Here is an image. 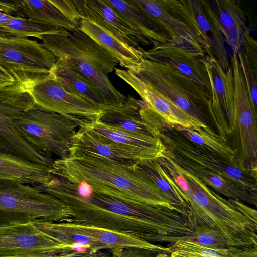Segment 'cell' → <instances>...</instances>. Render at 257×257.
Here are the masks:
<instances>
[{
	"label": "cell",
	"mask_w": 257,
	"mask_h": 257,
	"mask_svg": "<svg viewBox=\"0 0 257 257\" xmlns=\"http://www.w3.org/2000/svg\"><path fill=\"white\" fill-rule=\"evenodd\" d=\"M84 197L75 211L79 224L120 232L152 243L173 244L190 239L194 233L192 220L172 208L94 192Z\"/></svg>",
	"instance_id": "1"
},
{
	"label": "cell",
	"mask_w": 257,
	"mask_h": 257,
	"mask_svg": "<svg viewBox=\"0 0 257 257\" xmlns=\"http://www.w3.org/2000/svg\"><path fill=\"white\" fill-rule=\"evenodd\" d=\"M184 200L197 225L214 231L229 247L257 249V212L225 199L165 155L158 160Z\"/></svg>",
	"instance_id": "2"
},
{
	"label": "cell",
	"mask_w": 257,
	"mask_h": 257,
	"mask_svg": "<svg viewBox=\"0 0 257 257\" xmlns=\"http://www.w3.org/2000/svg\"><path fill=\"white\" fill-rule=\"evenodd\" d=\"M51 173L76 186H86L124 201L174 207L138 164L127 166L99 156H70L54 160ZM186 216V215H185Z\"/></svg>",
	"instance_id": "3"
},
{
	"label": "cell",
	"mask_w": 257,
	"mask_h": 257,
	"mask_svg": "<svg viewBox=\"0 0 257 257\" xmlns=\"http://www.w3.org/2000/svg\"><path fill=\"white\" fill-rule=\"evenodd\" d=\"M44 46L56 57V63L67 67L92 82L103 94L108 106L122 103L126 97L108 78L118 60L79 28L41 36Z\"/></svg>",
	"instance_id": "4"
},
{
	"label": "cell",
	"mask_w": 257,
	"mask_h": 257,
	"mask_svg": "<svg viewBox=\"0 0 257 257\" xmlns=\"http://www.w3.org/2000/svg\"><path fill=\"white\" fill-rule=\"evenodd\" d=\"M71 218L69 208L38 185L0 180V227L36 221L67 222Z\"/></svg>",
	"instance_id": "5"
},
{
	"label": "cell",
	"mask_w": 257,
	"mask_h": 257,
	"mask_svg": "<svg viewBox=\"0 0 257 257\" xmlns=\"http://www.w3.org/2000/svg\"><path fill=\"white\" fill-rule=\"evenodd\" d=\"M171 43L212 56L210 46L196 21L191 0H128Z\"/></svg>",
	"instance_id": "6"
},
{
	"label": "cell",
	"mask_w": 257,
	"mask_h": 257,
	"mask_svg": "<svg viewBox=\"0 0 257 257\" xmlns=\"http://www.w3.org/2000/svg\"><path fill=\"white\" fill-rule=\"evenodd\" d=\"M133 73L197 122L210 128L209 124L212 123L215 127L211 98L189 77L170 67L145 59H143L138 71Z\"/></svg>",
	"instance_id": "7"
},
{
	"label": "cell",
	"mask_w": 257,
	"mask_h": 257,
	"mask_svg": "<svg viewBox=\"0 0 257 257\" xmlns=\"http://www.w3.org/2000/svg\"><path fill=\"white\" fill-rule=\"evenodd\" d=\"M85 119L33 108L15 120L17 130L30 144L46 156H70L71 141Z\"/></svg>",
	"instance_id": "8"
},
{
	"label": "cell",
	"mask_w": 257,
	"mask_h": 257,
	"mask_svg": "<svg viewBox=\"0 0 257 257\" xmlns=\"http://www.w3.org/2000/svg\"><path fill=\"white\" fill-rule=\"evenodd\" d=\"M57 60L37 41L0 33V66L25 88L50 73Z\"/></svg>",
	"instance_id": "9"
},
{
	"label": "cell",
	"mask_w": 257,
	"mask_h": 257,
	"mask_svg": "<svg viewBox=\"0 0 257 257\" xmlns=\"http://www.w3.org/2000/svg\"><path fill=\"white\" fill-rule=\"evenodd\" d=\"M234 121L227 142L234 151L237 163L243 169L257 172L256 113L251 104L240 66L232 65Z\"/></svg>",
	"instance_id": "10"
},
{
	"label": "cell",
	"mask_w": 257,
	"mask_h": 257,
	"mask_svg": "<svg viewBox=\"0 0 257 257\" xmlns=\"http://www.w3.org/2000/svg\"><path fill=\"white\" fill-rule=\"evenodd\" d=\"M158 137L167 150L239 184L257 195V172L243 169L222 156L194 145L171 126L159 130Z\"/></svg>",
	"instance_id": "11"
},
{
	"label": "cell",
	"mask_w": 257,
	"mask_h": 257,
	"mask_svg": "<svg viewBox=\"0 0 257 257\" xmlns=\"http://www.w3.org/2000/svg\"><path fill=\"white\" fill-rule=\"evenodd\" d=\"M25 92L34 108L89 121L96 120L102 110L67 91L52 73L42 76L27 85Z\"/></svg>",
	"instance_id": "12"
},
{
	"label": "cell",
	"mask_w": 257,
	"mask_h": 257,
	"mask_svg": "<svg viewBox=\"0 0 257 257\" xmlns=\"http://www.w3.org/2000/svg\"><path fill=\"white\" fill-rule=\"evenodd\" d=\"M84 121L71 141L70 156H99L123 165L134 166L145 161L157 160L165 155L112 141L89 128Z\"/></svg>",
	"instance_id": "13"
},
{
	"label": "cell",
	"mask_w": 257,
	"mask_h": 257,
	"mask_svg": "<svg viewBox=\"0 0 257 257\" xmlns=\"http://www.w3.org/2000/svg\"><path fill=\"white\" fill-rule=\"evenodd\" d=\"M71 251L67 246L42 231L33 222L0 227V257Z\"/></svg>",
	"instance_id": "14"
},
{
	"label": "cell",
	"mask_w": 257,
	"mask_h": 257,
	"mask_svg": "<svg viewBox=\"0 0 257 257\" xmlns=\"http://www.w3.org/2000/svg\"><path fill=\"white\" fill-rule=\"evenodd\" d=\"M203 62L210 82L211 108L217 134L226 141L233 130L234 121L232 66L231 64L228 70L225 72L216 59L206 54Z\"/></svg>",
	"instance_id": "15"
},
{
	"label": "cell",
	"mask_w": 257,
	"mask_h": 257,
	"mask_svg": "<svg viewBox=\"0 0 257 257\" xmlns=\"http://www.w3.org/2000/svg\"><path fill=\"white\" fill-rule=\"evenodd\" d=\"M72 2L78 23L81 20L90 21L141 52L144 50L142 45L152 44L105 0H73Z\"/></svg>",
	"instance_id": "16"
},
{
	"label": "cell",
	"mask_w": 257,
	"mask_h": 257,
	"mask_svg": "<svg viewBox=\"0 0 257 257\" xmlns=\"http://www.w3.org/2000/svg\"><path fill=\"white\" fill-rule=\"evenodd\" d=\"M115 73L131 86L140 95L142 100L159 116L163 124L162 127L166 126L201 127L212 134H216L206 125L196 121L165 95L140 79L132 71L115 68Z\"/></svg>",
	"instance_id": "17"
},
{
	"label": "cell",
	"mask_w": 257,
	"mask_h": 257,
	"mask_svg": "<svg viewBox=\"0 0 257 257\" xmlns=\"http://www.w3.org/2000/svg\"><path fill=\"white\" fill-rule=\"evenodd\" d=\"M142 53L144 59L170 67L192 79L211 99L209 80L203 62L205 54L170 42H157Z\"/></svg>",
	"instance_id": "18"
},
{
	"label": "cell",
	"mask_w": 257,
	"mask_h": 257,
	"mask_svg": "<svg viewBox=\"0 0 257 257\" xmlns=\"http://www.w3.org/2000/svg\"><path fill=\"white\" fill-rule=\"evenodd\" d=\"M24 112L3 103L0 98V150L52 168L55 160L41 153L17 130L15 120Z\"/></svg>",
	"instance_id": "19"
},
{
	"label": "cell",
	"mask_w": 257,
	"mask_h": 257,
	"mask_svg": "<svg viewBox=\"0 0 257 257\" xmlns=\"http://www.w3.org/2000/svg\"><path fill=\"white\" fill-rule=\"evenodd\" d=\"M143 102L128 95L121 104L105 107L96 120L132 134L158 137L159 131L146 120L141 111Z\"/></svg>",
	"instance_id": "20"
},
{
	"label": "cell",
	"mask_w": 257,
	"mask_h": 257,
	"mask_svg": "<svg viewBox=\"0 0 257 257\" xmlns=\"http://www.w3.org/2000/svg\"><path fill=\"white\" fill-rule=\"evenodd\" d=\"M165 155L196 176L215 192L225 196L228 199L238 200L256 206L257 195L251 193L239 184L168 150H166Z\"/></svg>",
	"instance_id": "21"
},
{
	"label": "cell",
	"mask_w": 257,
	"mask_h": 257,
	"mask_svg": "<svg viewBox=\"0 0 257 257\" xmlns=\"http://www.w3.org/2000/svg\"><path fill=\"white\" fill-rule=\"evenodd\" d=\"M51 168L0 150V180L30 185H44L54 177Z\"/></svg>",
	"instance_id": "22"
},
{
	"label": "cell",
	"mask_w": 257,
	"mask_h": 257,
	"mask_svg": "<svg viewBox=\"0 0 257 257\" xmlns=\"http://www.w3.org/2000/svg\"><path fill=\"white\" fill-rule=\"evenodd\" d=\"M209 2L225 42L230 46L233 52L237 53L241 48L245 33L249 30L246 25L244 11L236 1L215 0Z\"/></svg>",
	"instance_id": "23"
},
{
	"label": "cell",
	"mask_w": 257,
	"mask_h": 257,
	"mask_svg": "<svg viewBox=\"0 0 257 257\" xmlns=\"http://www.w3.org/2000/svg\"><path fill=\"white\" fill-rule=\"evenodd\" d=\"M191 6L198 25L210 46L213 57L227 72L231 66L230 56L225 45L221 32L213 8L208 1L191 0Z\"/></svg>",
	"instance_id": "24"
},
{
	"label": "cell",
	"mask_w": 257,
	"mask_h": 257,
	"mask_svg": "<svg viewBox=\"0 0 257 257\" xmlns=\"http://www.w3.org/2000/svg\"><path fill=\"white\" fill-rule=\"evenodd\" d=\"M78 27L110 53L121 66L134 73L138 71L144 59L142 52L90 21L81 20L78 23Z\"/></svg>",
	"instance_id": "25"
},
{
	"label": "cell",
	"mask_w": 257,
	"mask_h": 257,
	"mask_svg": "<svg viewBox=\"0 0 257 257\" xmlns=\"http://www.w3.org/2000/svg\"><path fill=\"white\" fill-rule=\"evenodd\" d=\"M78 232L95 239L109 249L138 248L155 253L171 252L168 247L150 243L132 235L101 227L66 222Z\"/></svg>",
	"instance_id": "26"
},
{
	"label": "cell",
	"mask_w": 257,
	"mask_h": 257,
	"mask_svg": "<svg viewBox=\"0 0 257 257\" xmlns=\"http://www.w3.org/2000/svg\"><path fill=\"white\" fill-rule=\"evenodd\" d=\"M50 73L68 92L102 110L108 106L105 97L97 87L74 70L56 63Z\"/></svg>",
	"instance_id": "27"
},
{
	"label": "cell",
	"mask_w": 257,
	"mask_h": 257,
	"mask_svg": "<svg viewBox=\"0 0 257 257\" xmlns=\"http://www.w3.org/2000/svg\"><path fill=\"white\" fill-rule=\"evenodd\" d=\"M33 223L44 232L67 246L71 251L85 252L108 249L95 239L78 232L66 222L36 221Z\"/></svg>",
	"instance_id": "28"
},
{
	"label": "cell",
	"mask_w": 257,
	"mask_h": 257,
	"mask_svg": "<svg viewBox=\"0 0 257 257\" xmlns=\"http://www.w3.org/2000/svg\"><path fill=\"white\" fill-rule=\"evenodd\" d=\"M84 123L90 130L112 141L128 147L165 154L166 147L159 137L132 134L104 124L97 120H85Z\"/></svg>",
	"instance_id": "29"
},
{
	"label": "cell",
	"mask_w": 257,
	"mask_h": 257,
	"mask_svg": "<svg viewBox=\"0 0 257 257\" xmlns=\"http://www.w3.org/2000/svg\"><path fill=\"white\" fill-rule=\"evenodd\" d=\"M135 30L154 45L157 42H170L168 37L158 29L137 7L128 1L105 0Z\"/></svg>",
	"instance_id": "30"
},
{
	"label": "cell",
	"mask_w": 257,
	"mask_h": 257,
	"mask_svg": "<svg viewBox=\"0 0 257 257\" xmlns=\"http://www.w3.org/2000/svg\"><path fill=\"white\" fill-rule=\"evenodd\" d=\"M21 12L26 18L67 30H74L79 28L49 1H21Z\"/></svg>",
	"instance_id": "31"
},
{
	"label": "cell",
	"mask_w": 257,
	"mask_h": 257,
	"mask_svg": "<svg viewBox=\"0 0 257 257\" xmlns=\"http://www.w3.org/2000/svg\"><path fill=\"white\" fill-rule=\"evenodd\" d=\"M171 127L194 145L216 153L231 162L238 165L234 151L227 142L218 135L212 134L201 127Z\"/></svg>",
	"instance_id": "32"
},
{
	"label": "cell",
	"mask_w": 257,
	"mask_h": 257,
	"mask_svg": "<svg viewBox=\"0 0 257 257\" xmlns=\"http://www.w3.org/2000/svg\"><path fill=\"white\" fill-rule=\"evenodd\" d=\"M138 165L149 175L172 205L193 219L187 204L175 187L171 177L158 160L145 161Z\"/></svg>",
	"instance_id": "33"
},
{
	"label": "cell",
	"mask_w": 257,
	"mask_h": 257,
	"mask_svg": "<svg viewBox=\"0 0 257 257\" xmlns=\"http://www.w3.org/2000/svg\"><path fill=\"white\" fill-rule=\"evenodd\" d=\"M66 29L32 20L11 16L7 23L0 29V33L12 36L38 39L44 35L61 33Z\"/></svg>",
	"instance_id": "34"
},
{
	"label": "cell",
	"mask_w": 257,
	"mask_h": 257,
	"mask_svg": "<svg viewBox=\"0 0 257 257\" xmlns=\"http://www.w3.org/2000/svg\"><path fill=\"white\" fill-rule=\"evenodd\" d=\"M173 257H236L230 247L214 249L191 240L178 241L168 246Z\"/></svg>",
	"instance_id": "35"
},
{
	"label": "cell",
	"mask_w": 257,
	"mask_h": 257,
	"mask_svg": "<svg viewBox=\"0 0 257 257\" xmlns=\"http://www.w3.org/2000/svg\"><path fill=\"white\" fill-rule=\"evenodd\" d=\"M237 55L244 78L251 104L254 112L256 113V72L249 65L241 49L237 52Z\"/></svg>",
	"instance_id": "36"
},
{
	"label": "cell",
	"mask_w": 257,
	"mask_h": 257,
	"mask_svg": "<svg viewBox=\"0 0 257 257\" xmlns=\"http://www.w3.org/2000/svg\"><path fill=\"white\" fill-rule=\"evenodd\" d=\"M192 241L211 248H229L225 241L217 233L203 226L197 225Z\"/></svg>",
	"instance_id": "37"
},
{
	"label": "cell",
	"mask_w": 257,
	"mask_h": 257,
	"mask_svg": "<svg viewBox=\"0 0 257 257\" xmlns=\"http://www.w3.org/2000/svg\"><path fill=\"white\" fill-rule=\"evenodd\" d=\"M240 49L249 65L255 72H257V44L256 41L251 36L249 30L245 33L243 37Z\"/></svg>",
	"instance_id": "38"
},
{
	"label": "cell",
	"mask_w": 257,
	"mask_h": 257,
	"mask_svg": "<svg viewBox=\"0 0 257 257\" xmlns=\"http://www.w3.org/2000/svg\"><path fill=\"white\" fill-rule=\"evenodd\" d=\"M111 257H155L157 254L149 250L138 248L110 249Z\"/></svg>",
	"instance_id": "39"
},
{
	"label": "cell",
	"mask_w": 257,
	"mask_h": 257,
	"mask_svg": "<svg viewBox=\"0 0 257 257\" xmlns=\"http://www.w3.org/2000/svg\"><path fill=\"white\" fill-rule=\"evenodd\" d=\"M24 88L7 70L0 66V91Z\"/></svg>",
	"instance_id": "40"
},
{
	"label": "cell",
	"mask_w": 257,
	"mask_h": 257,
	"mask_svg": "<svg viewBox=\"0 0 257 257\" xmlns=\"http://www.w3.org/2000/svg\"><path fill=\"white\" fill-rule=\"evenodd\" d=\"M236 257H257V249L230 247Z\"/></svg>",
	"instance_id": "41"
},
{
	"label": "cell",
	"mask_w": 257,
	"mask_h": 257,
	"mask_svg": "<svg viewBox=\"0 0 257 257\" xmlns=\"http://www.w3.org/2000/svg\"><path fill=\"white\" fill-rule=\"evenodd\" d=\"M60 253L56 254H40L26 256H13V257H60Z\"/></svg>",
	"instance_id": "42"
},
{
	"label": "cell",
	"mask_w": 257,
	"mask_h": 257,
	"mask_svg": "<svg viewBox=\"0 0 257 257\" xmlns=\"http://www.w3.org/2000/svg\"><path fill=\"white\" fill-rule=\"evenodd\" d=\"M155 257H173V256H172L168 253L163 252V253H159L157 254Z\"/></svg>",
	"instance_id": "43"
}]
</instances>
